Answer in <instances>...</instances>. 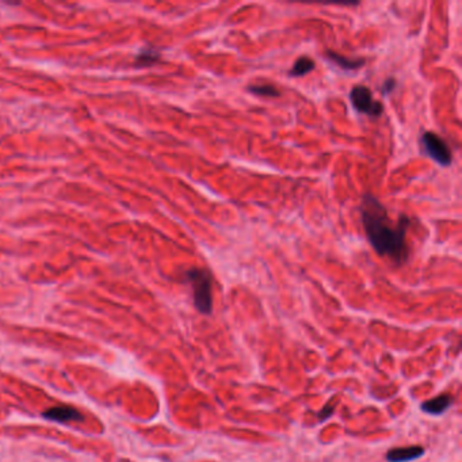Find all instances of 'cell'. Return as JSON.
<instances>
[{
  "label": "cell",
  "mask_w": 462,
  "mask_h": 462,
  "mask_svg": "<svg viewBox=\"0 0 462 462\" xmlns=\"http://www.w3.org/2000/svg\"><path fill=\"white\" fill-rule=\"evenodd\" d=\"M313 68H315V61L308 56H301V58H297L296 62L293 64V67L289 71V75L293 77H304L310 71H313Z\"/></svg>",
  "instance_id": "cell-9"
},
{
  "label": "cell",
  "mask_w": 462,
  "mask_h": 462,
  "mask_svg": "<svg viewBox=\"0 0 462 462\" xmlns=\"http://www.w3.org/2000/svg\"><path fill=\"white\" fill-rule=\"evenodd\" d=\"M160 58V53L154 49V48H145L143 49L137 58H136V64L140 67H148L152 65L157 60Z\"/></svg>",
  "instance_id": "cell-10"
},
{
  "label": "cell",
  "mask_w": 462,
  "mask_h": 462,
  "mask_svg": "<svg viewBox=\"0 0 462 462\" xmlns=\"http://www.w3.org/2000/svg\"><path fill=\"white\" fill-rule=\"evenodd\" d=\"M395 88H396V80L393 77H389V79H386L384 84H383V94L389 95Z\"/></svg>",
  "instance_id": "cell-12"
},
{
  "label": "cell",
  "mask_w": 462,
  "mask_h": 462,
  "mask_svg": "<svg viewBox=\"0 0 462 462\" xmlns=\"http://www.w3.org/2000/svg\"><path fill=\"white\" fill-rule=\"evenodd\" d=\"M424 454V447L422 446H408V447H397L392 449L386 454V461L409 462L422 457Z\"/></svg>",
  "instance_id": "cell-6"
},
{
  "label": "cell",
  "mask_w": 462,
  "mask_h": 462,
  "mask_svg": "<svg viewBox=\"0 0 462 462\" xmlns=\"http://www.w3.org/2000/svg\"><path fill=\"white\" fill-rule=\"evenodd\" d=\"M362 223L369 243L374 251L390 258L396 265H403L408 259V246L405 242L409 228V218L402 216L396 227L392 225L385 206L371 194H365L361 204Z\"/></svg>",
  "instance_id": "cell-1"
},
{
  "label": "cell",
  "mask_w": 462,
  "mask_h": 462,
  "mask_svg": "<svg viewBox=\"0 0 462 462\" xmlns=\"http://www.w3.org/2000/svg\"><path fill=\"white\" fill-rule=\"evenodd\" d=\"M186 278L193 288L194 305L202 315H211L213 308L212 275L205 269H190Z\"/></svg>",
  "instance_id": "cell-2"
},
{
  "label": "cell",
  "mask_w": 462,
  "mask_h": 462,
  "mask_svg": "<svg viewBox=\"0 0 462 462\" xmlns=\"http://www.w3.org/2000/svg\"><path fill=\"white\" fill-rule=\"evenodd\" d=\"M42 416L48 421L58 423H70V422H83L84 416L77 411V408L70 405H58L46 409Z\"/></svg>",
  "instance_id": "cell-5"
},
{
  "label": "cell",
  "mask_w": 462,
  "mask_h": 462,
  "mask_svg": "<svg viewBox=\"0 0 462 462\" xmlns=\"http://www.w3.org/2000/svg\"><path fill=\"white\" fill-rule=\"evenodd\" d=\"M453 400L450 396L443 395V396H438L435 399H431L428 402H424L422 404V409L427 414L431 415H441L444 411L449 409V407L451 405Z\"/></svg>",
  "instance_id": "cell-8"
},
{
  "label": "cell",
  "mask_w": 462,
  "mask_h": 462,
  "mask_svg": "<svg viewBox=\"0 0 462 462\" xmlns=\"http://www.w3.org/2000/svg\"><path fill=\"white\" fill-rule=\"evenodd\" d=\"M251 94L259 95V97H279L281 93L278 88H275L271 84H251L247 87Z\"/></svg>",
  "instance_id": "cell-11"
},
{
  "label": "cell",
  "mask_w": 462,
  "mask_h": 462,
  "mask_svg": "<svg viewBox=\"0 0 462 462\" xmlns=\"http://www.w3.org/2000/svg\"><path fill=\"white\" fill-rule=\"evenodd\" d=\"M326 58H329L332 62H335L336 65H339L341 68L346 70V71H354V70H359L365 65V60L364 58H348L343 55H339L334 51H326Z\"/></svg>",
  "instance_id": "cell-7"
},
{
  "label": "cell",
  "mask_w": 462,
  "mask_h": 462,
  "mask_svg": "<svg viewBox=\"0 0 462 462\" xmlns=\"http://www.w3.org/2000/svg\"><path fill=\"white\" fill-rule=\"evenodd\" d=\"M332 409H334V408H332V407H329V405L326 407V408H324V409H323V411L319 414V419H320V421H326L327 418H329V415H331Z\"/></svg>",
  "instance_id": "cell-13"
},
{
  "label": "cell",
  "mask_w": 462,
  "mask_h": 462,
  "mask_svg": "<svg viewBox=\"0 0 462 462\" xmlns=\"http://www.w3.org/2000/svg\"><path fill=\"white\" fill-rule=\"evenodd\" d=\"M421 141L423 145L424 152L428 154L433 160H435L443 167H447L451 164V160H453L451 151L440 136L435 135L433 132H425L422 136Z\"/></svg>",
  "instance_id": "cell-4"
},
{
  "label": "cell",
  "mask_w": 462,
  "mask_h": 462,
  "mask_svg": "<svg viewBox=\"0 0 462 462\" xmlns=\"http://www.w3.org/2000/svg\"><path fill=\"white\" fill-rule=\"evenodd\" d=\"M350 100L358 113L371 118H378L384 113V105L374 100L371 91L365 86H355L350 93Z\"/></svg>",
  "instance_id": "cell-3"
}]
</instances>
